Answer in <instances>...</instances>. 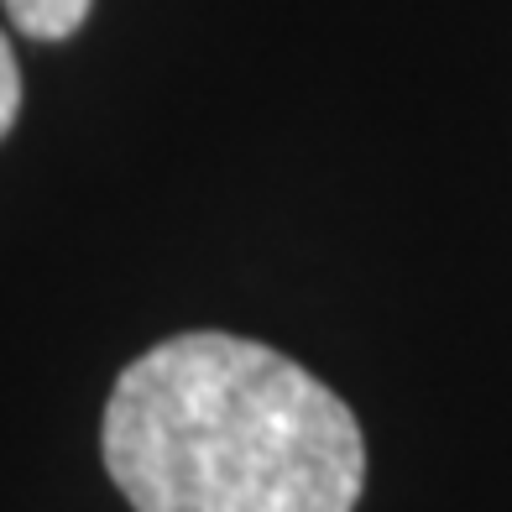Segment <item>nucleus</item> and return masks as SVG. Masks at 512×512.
Returning <instances> with one entry per match:
<instances>
[{
    "label": "nucleus",
    "mask_w": 512,
    "mask_h": 512,
    "mask_svg": "<svg viewBox=\"0 0 512 512\" xmlns=\"http://www.w3.org/2000/svg\"><path fill=\"white\" fill-rule=\"evenodd\" d=\"M136 512H351L366 439L335 387L262 340L194 330L136 356L100 424Z\"/></svg>",
    "instance_id": "nucleus-1"
},
{
    "label": "nucleus",
    "mask_w": 512,
    "mask_h": 512,
    "mask_svg": "<svg viewBox=\"0 0 512 512\" xmlns=\"http://www.w3.org/2000/svg\"><path fill=\"white\" fill-rule=\"evenodd\" d=\"M0 6H6L16 32H27L37 42H63L89 21L95 0H0Z\"/></svg>",
    "instance_id": "nucleus-2"
},
{
    "label": "nucleus",
    "mask_w": 512,
    "mask_h": 512,
    "mask_svg": "<svg viewBox=\"0 0 512 512\" xmlns=\"http://www.w3.org/2000/svg\"><path fill=\"white\" fill-rule=\"evenodd\" d=\"M21 115V68H16V53H11V37L0 32V142L6 131L16 126Z\"/></svg>",
    "instance_id": "nucleus-3"
}]
</instances>
